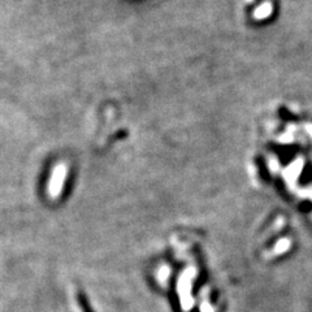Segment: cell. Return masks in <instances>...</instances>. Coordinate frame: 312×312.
Wrapping results in <instances>:
<instances>
[{"instance_id": "cell-1", "label": "cell", "mask_w": 312, "mask_h": 312, "mask_svg": "<svg viewBox=\"0 0 312 312\" xmlns=\"http://www.w3.org/2000/svg\"><path fill=\"white\" fill-rule=\"evenodd\" d=\"M66 175H68V167H66V164L60 163V164L56 165L47 185V192L50 198L55 199L60 195V192L62 190V185L65 182Z\"/></svg>"}]
</instances>
